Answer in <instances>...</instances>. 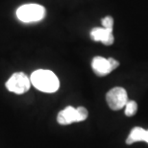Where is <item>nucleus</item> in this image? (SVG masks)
<instances>
[{
    "label": "nucleus",
    "instance_id": "nucleus-1",
    "mask_svg": "<svg viewBox=\"0 0 148 148\" xmlns=\"http://www.w3.org/2000/svg\"><path fill=\"white\" fill-rule=\"evenodd\" d=\"M30 81L37 90L47 93L55 92L60 87V82L56 74L47 69H38L34 71L31 74Z\"/></svg>",
    "mask_w": 148,
    "mask_h": 148
},
{
    "label": "nucleus",
    "instance_id": "nucleus-2",
    "mask_svg": "<svg viewBox=\"0 0 148 148\" xmlns=\"http://www.w3.org/2000/svg\"><path fill=\"white\" fill-rule=\"evenodd\" d=\"M45 14V8L38 4H25L16 10V17L24 23L40 21Z\"/></svg>",
    "mask_w": 148,
    "mask_h": 148
},
{
    "label": "nucleus",
    "instance_id": "nucleus-3",
    "mask_svg": "<svg viewBox=\"0 0 148 148\" xmlns=\"http://www.w3.org/2000/svg\"><path fill=\"white\" fill-rule=\"evenodd\" d=\"M88 114V110L85 107L74 108L72 106H67L58 114L57 121L61 125H69L74 122L86 120Z\"/></svg>",
    "mask_w": 148,
    "mask_h": 148
},
{
    "label": "nucleus",
    "instance_id": "nucleus-4",
    "mask_svg": "<svg viewBox=\"0 0 148 148\" xmlns=\"http://www.w3.org/2000/svg\"><path fill=\"white\" fill-rule=\"evenodd\" d=\"M31 87L30 78L23 72L14 73L10 79L6 82V88L8 90L16 94H22L29 90Z\"/></svg>",
    "mask_w": 148,
    "mask_h": 148
},
{
    "label": "nucleus",
    "instance_id": "nucleus-5",
    "mask_svg": "<svg viewBox=\"0 0 148 148\" xmlns=\"http://www.w3.org/2000/svg\"><path fill=\"white\" fill-rule=\"evenodd\" d=\"M106 101L112 111H118L125 107L128 102V95L125 88L115 87L109 90L106 94Z\"/></svg>",
    "mask_w": 148,
    "mask_h": 148
},
{
    "label": "nucleus",
    "instance_id": "nucleus-6",
    "mask_svg": "<svg viewBox=\"0 0 148 148\" xmlns=\"http://www.w3.org/2000/svg\"><path fill=\"white\" fill-rule=\"evenodd\" d=\"M119 62L114 60V58H103L101 56H96L92 59L91 67L94 73L98 76H106L110 74L112 70L117 69Z\"/></svg>",
    "mask_w": 148,
    "mask_h": 148
},
{
    "label": "nucleus",
    "instance_id": "nucleus-7",
    "mask_svg": "<svg viewBox=\"0 0 148 148\" xmlns=\"http://www.w3.org/2000/svg\"><path fill=\"white\" fill-rule=\"evenodd\" d=\"M90 38L94 41H101L105 45H112L114 41L112 29L95 27L90 31Z\"/></svg>",
    "mask_w": 148,
    "mask_h": 148
},
{
    "label": "nucleus",
    "instance_id": "nucleus-8",
    "mask_svg": "<svg viewBox=\"0 0 148 148\" xmlns=\"http://www.w3.org/2000/svg\"><path fill=\"white\" fill-rule=\"evenodd\" d=\"M138 141H145L146 143H148V130L141 128V127H135L130 132L126 140V143L133 144Z\"/></svg>",
    "mask_w": 148,
    "mask_h": 148
},
{
    "label": "nucleus",
    "instance_id": "nucleus-9",
    "mask_svg": "<svg viewBox=\"0 0 148 148\" xmlns=\"http://www.w3.org/2000/svg\"><path fill=\"white\" fill-rule=\"evenodd\" d=\"M138 112V104L134 100L128 101L125 105V115L126 116H133Z\"/></svg>",
    "mask_w": 148,
    "mask_h": 148
},
{
    "label": "nucleus",
    "instance_id": "nucleus-10",
    "mask_svg": "<svg viewBox=\"0 0 148 148\" xmlns=\"http://www.w3.org/2000/svg\"><path fill=\"white\" fill-rule=\"evenodd\" d=\"M102 25L104 28L112 29V26H114V18L110 16H107L102 19Z\"/></svg>",
    "mask_w": 148,
    "mask_h": 148
}]
</instances>
